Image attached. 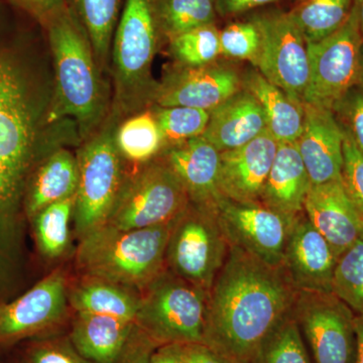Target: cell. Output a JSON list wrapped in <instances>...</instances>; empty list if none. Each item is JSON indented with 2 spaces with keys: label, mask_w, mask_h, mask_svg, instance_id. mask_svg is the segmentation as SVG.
Instances as JSON below:
<instances>
[{
  "label": "cell",
  "mask_w": 363,
  "mask_h": 363,
  "mask_svg": "<svg viewBox=\"0 0 363 363\" xmlns=\"http://www.w3.org/2000/svg\"><path fill=\"white\" fill-rule=\"evenodd\" d=\"M150 363H184L182 344H164L157 346L150 357Z\"/></svg>",
  "instance_id": "cell-43"
},
{
  "label": "cell",
  "mask_w": 363,
  "mask_h": 363,
  "mask_svg": "<svg viewBox=\"0 0 363 363\" xmlns=\"http://www.w3.org/2000/svg\"><path fill=\"white\" fill-rule=\"evenodd\" d=\"M174 220L149 228L121 230L104 225L92 231L79 240L76 274L97 277L142 293L166 269Z\"/></svg>",
  "instance_id": "cell-4"
},
{
  "label": "cell",
  "mask_w": 363,
  "mask_h": 363,
  "mask_svg": "<svg viewBox=\"0 0 363 363\" xmlns=\"http://www.w3.org/2000/svg\"><path fill=\"white\" fill-rule=\"evenodd\" d=\"M310 188L309 176L296 143H279L260 203L294 221L305 212Z\"/></svg>",
  "instance_id": "cell-23"
},
{
  "label": "cell",
  "mask_w": 363,
  "mask_h": 363,
  "mask_svg": "<svg viewBox=\"0 0 363 363\" xmlns=\"http://www.w3.org/2000/svg\"><path fill=\"white\" fill-rule=\"evenodd\" d=\"M4 363H16L14 362L13 358L11 355H6V357L1 358Z\"/></svg>",
  "instance_id": "cell-47"
},
{
  "label": "cell",
  "mask_w": 363,
  "mask_h": 363,
  "mask_svg": "<svg viewBox=\"0 0 363 363\" xmlns=\"http://www.w3.org/2000/svg\"><path fill=\"white\" fill-rule=\"evenodd\" d=\"M54 59L55 94L49 123L72 118L83 136L101 121L105 108L104 83L84 28L66 6L47 25Z\"/></svg>",
  "instance_id": "cell-3"
},
{
  "label": "cell",
  "mask_w": 363,
  "mask_h": 363,
  "mask_svg": "<svg viewBox=\"0 0 363 363\" xmlns=\"http://www.w3.org/2000/svg\"><path fill=\"white\" fill-rule=\"evenodd\" d=\"M230 245L216 207L189 202L174 220L166 250V269L209 293L225 264Z\"/></svg>",
  "instance_id": "cell-8"
},
{
  "label": "cell",
  "mask_w": 363,
  "mask_h": 363,
  "mask_svg": "<svg viewBox=\"0 0 363 363\" xmlns=\"http://www.w3.org/2000/svg\"><path fill=\"white\" fill-rule=\"evenodd\" d=\"M0 363H4V360L0 359Z\"/></svg>",
  "instance_id": "cell-49"
},
{
  "label": "cell",
  "mask_w": 363,
  "mask_h": 363,
  "mask_svg": "<svg viewBox=\"0 0 363 363\" xmlns=\"http://www.w3.org/2000/svg\"><path fill=\"white\" fill-rule=\"evenodd\" d=\"M209 112L202 136L220 152L243 147L269 130L262 105L243 88Z\"/></svg>",
  "instance_id": "cell-21"
},
{
  "label": "cell",
  "mask_w": 363,
  "mask_h": 363,
  "mask_svg": "<svg viewBox=\"0 0 363 363\" xmlns=\"http://www.w3.org/2000/svg\"><path fill=\"white\" fill-rule=\"evenodd\" d=\"M189 196L173 169L157 157L128 175L105 225L121 230L169 223L188 206Z\"/></svg>",
  "instance_id": "cell-10"
},
{
  "label": "cell",
  "mask_w": 363,
  "mask_h": 363,
  "mask_svg": "<svg viewBox=\"0 0 363 363\" xmlns=\"http://www.w3.org/2000/svg\"><path fill=\"white\" fill-rule=\"evenodd\" d=\"M70 278L65 267H55L18 297L0 302V359L26 340L68 329Z\"/></svg>",
  "instance_id": "cell-9"
},
{
  "label": "cell",
  "mask_w": 363,
  "mask_h": 363,
  "mask_svg": "<svg viewBox=\"0 0 363 363\" xmlns=\"http://www.w3.org/2000/svg\"><path fill=\"white\" fill-rule=\"evenodd\" d=\"M362 44L354 0L350 18L339 30L319 42L308 43L309 81L303 104L332 111L336 102L362 78Z\"/></svg>",
  "instance_id": "cell-11"
},
{
  "label": "cell",
  "mask_w": 363,
  "mask_h": 363,
  "mask_svg": "<svg viewBox=\"0 0 363 363\" xmlns=\"http://www.w3.org/2000/svg\"><path fill=\"white\" fill-rule=\"evenodd\" d=\"M40 107L30 75L13 52L0 50V297L30 274L28 178L43 156Z\"/></svg>",
  "instance_id": "cell-1"
},
{
  "label": "cell",
  "mask_w": 363,
  "mask_h": 363,
  "mask_svg": "<svg viewBox=\"0 0 363 363\" xmlns=\"http://www.w3.org/2000/svg\"><path fill=\"white\" fill-rule=\"evenodd\" d=\"M78 183L76 155L66 149H57L45 155L26 183L25 211L28 221L49 205L76 196Z\"/></svg>",
  "instance_id": "cell-24"
},
{
  "label": "cell",
  "mask_w": 363,
  "mask_h": 363,
  "mask_svg": "<svg viewBox=\"0 0 363 363\" xmlns=\"http://www.w3.org/2000/svg\"><path fill=\"white\" fill-rule=\"evenodd\" d=\"M252 21L260 33L257 70L291 99L303 104L309 81L308 43L292 13L271 11Z\"/></svg>",
  "instance_id": "cell-13"
},
{
  "label": "cell",
  "mask_w": 363,
  "mask_h": 363,
  "mask_svg": "<svg viewBox=\"0 0 363 363\" xmlns=\"http://www.w3.org/2000/svg\"><path fill=\"white\" fill-rule=\"evenodd\" d=\"M43 26L61 13L67 6L66 0H9Z\"/></svg>",
  "instance_id": "cell-40"
},
{
  "label": "cell",
  "mask_w": 363,
  "mask_h": 363,
  "mask_svg": "<svg viewBox=\"0 0 363 363\" xmlns=\"http://www.w3.org/2000/svg\"><path fill=\"white\" fill-rule=\"evenodd\" d=\"M298 291L281 267L230 247L208 293L203 343L233 363H252L262 344L292 311Z\"/></svg>",
  "instance_id": "cell-2"
},
{
  "label": "cell",
  "mask_w": 363,
  "mask_h": 363,
  "mask_svg": "<svg viewBox=\"0 0 363 363\" xmlns=\"http://www.w3.org/2000/svg\"><path fill=\"white\" fill-rule=\"evenodd\" d=\"M135 324L121 318L73 312L68 333L76 350L92 363H116L128 347Z\"/></svg>",
  "instance_id": "cell-22"
},
{
  "label": "cell",
  "mask_w": 363,
  "mask_h": 363,
  "mask_svg": "<svg viewBox=\"0 0 363 363\" xmlns=\"http://www.w3.org/2000/svg\"><path fill=\"white\" fill-rule=\"evenodd\" d=\"M164 161L175 172L196 205L216 207L223 197L219 188L221 152L203 136L168 147Z\"/></svg>",
  "instance_id": "cell-20"
},
{
  "label": "cell",
  "mask_w": 363,
  "mask_h": 363,
  "mask_svg": "<svg viewBox=\"0 0 363 363\" xmlns=\"http://www.w3.org/2000/svg\"><path fill=\"white\" fill-rule=\"evenodd\" d=\"M114 140L124 161L138 167L156 159L166 145L152 111L135 113L126 119L116 130Z\"/></svg>",
  "instance_id": "cell-29"
},
{
  "label": "cell",
  "mask_w": 363,
  "mask_h": 363,
  "mask_svg": "<svg viewBox=\"0 0 363 363\" xmlns=\"http://www.w3.org/2000/svg\"><path fill=\"white\" fill-rule=\"evenodd\" d=\"M360 67H362V72L363 74V44L362 45V51H360Z\"/></svg>",
  "instance_id": "cell-48"
},
{
  "label": "cell",
  "mask_w": 363,
  "mask_h": 363,
  "mask_svg": "<svg viewBox=\"0 0 363 363\" xmlns=\"http://www.w3.org/2000/svg\"><path fill=\"white\" fill-rule=\"evenodd\" d=\"M75 199L73 196L49 205L28 222L35 252L45 264L58 262L70 250Z\"/></svg>",
  "instance_id": "cell-27"
},
{
  "label": "cell",
  "mask_w": 363,
  "mask_h": 363,
  "mask_svg": "<svg viewBox=\"0 0 363 363\" xmlns=\"http://www.w3.org/2000/svg\"><path fill=\"white\" fill-rule=\"evenodd\" d=\"M357 7L358 21H359L360 32L363 37V0H355Z\"/></svg>",
  "instance_id": "cell-46"
},
{
  "label": "cell",
  "mask_w": 363,
  "mask_h": 363,
  "mask_svg": "<svg viewBox=\"0 0 363 363\" xmlns=\"http://www.w3.org/2000/svg\"><path fill=\"white\" fill-rule=\"evenodd\" d=\"M68 300L73 312L107 315L135 323L140 293L107 279L76 274L69 281Z\"/></svg>",
  "instance_id": "cell-25"
},
{
  "label": "cell",
  "mask_w": 363,
  "mask_h": 363,
  "mask_svg": "<svg viewBox=\"0 0 363 363\" xmlns=\"http://www.w3.org/2000/svg\"><path fill=\"white\" fill-rule=\"evenodd\" d=\"M169 50L181 66L213 64L220 52V32L214 25L194 28L169 40Z\"/></svg>",
  "instance_id": "cell-34"
},
{
  "label": "cell",
  "mask_w": 363,
  "mask_h": 363,
  "mask_svg": "<svg viewBox=\"0 0 363 363\" xmlns=\"http://www.w3.org/2000/svg\"><path fill=\"white\" fill-rule=\"evenodd\" d=\"M332 293L363 317V234L338 257L332 279Z\"/></svg>",
  "instance_id": "cell-33"
},
{
  "label": "cell",
  "mask_w": 363,
  "mask_h": 363,
  "mask_svg": "<svg viewBox=\"0 0 363 363\" xmlns=\"http://www.w3.org/2000/svg\"><path fill=\"white\" fill-rule=\"evenodd\" d=\"M92 45L99 68H106L123 0H66Z\"/></svg>",
  "instance_id": "cell-28"
},
{
  "label": "cell",
  "mask_w": 363,
  "mask_h": 363,
  "mask_svg": "<svg viewBox=\"0 0 363 363\" xmlns=\"http://www.w3.org/2000/svg\"><path fill=\"white\" fill-rule=\"evenodd\" d=\"M152 112L161 128L164 145H169L168 147L202 136L209 123L210 112L204 109L157 106Z\"/></svg>",
  "instance_id": "cell-35"
},
{
  "label": "cell",
  "mask_w": 363,
  "mask_h": 363,
  "mask_svg": "<svg viewBox=\"0 0 363 363\" xmlns=\"http://www.w3.org/2000/svg\"><path fill=\"white\" fill-rule=\"evenodd\" d=\"M292 315L313 363H355V314L333 293L298 292Z\"/></svg>",
  "instance_id": "cell-12"
},
{
  "label": "cell",
  "mask_w": 363,
  "mask_h": 363,
  "mask_svg": "<svg viewBox=\"0 0 363 363\" xmlns=\"http://www.w3.org/2000/svg\"><path fill=\"white\" fill-rule=\"evenodd\" d=\"M113 126L90 138L79 150V183L74 206L78 241L108 221L128 174L117 149Z\"/></svg>",
  "instance_id": "cell-7"
},
{
  "label": "cell",
  "mask_w": 363,
  "mask_h": 363,
  "mask_svg": "<svg viewBox=\"0 0 363 363\" xmlns=\"http://www.w3.org/2000/svg\"><path fill=\"white\" fill-rule=\"evenodd\" d=\"M338 257L305 212L293 221L281 267L298 292L332 293Z\"/></svg>",
  "instance_id": "cell-16"
},
{
  "label": "cell",
  "mask_w": 363,
  "mask_h": 363,
  "mask_svg": "<svg viewBox=\"0 0 363 363\" xmlns=\"http://www.w3.org/2000/svg\"><path fill=\"white\" fill-rule=\"evenodd\" d=\"M242 88V79L230 67L180 66L169 71L152 91L157 106H187L212 111Z\"/></svg>",
  "instance_id": "cell-15"
},
{
  "label": "cell",
  "mask_w": 363,
  "mask_h": 363,
  "mask_svg": "<svg viewBox=\"0 0 363 363\" xmlns=\"http://www.w3.org/2000/svg\"><path fill=\"white\" fill-rule=\"evenodd\" d=\"M341 183L363 221V154L345 131Z\"/></svg>",
  "instance_id": "cell-39"
},
{
  "label": "cell",
  "mask_w": 363,
  "mask_h": 363,
  "mask_svg": "<svg viewBox=\"0 0 363 363\" xmlns=\"http://www.w3.org/2000/svg\"><path fill=\"white\" fill-rule=\"evenodd\" d=\"M355 331L357 339L355 363H363V317L355 316Z\"/></svg>",
  "instance_id": "cell-45"
},
{
  "label": "cell",
  "mask_w": 363,
  "mask_h": 363,
  "mask_svg": "<svg viewBox=\"0 0 363 363\" xmlns=\"http://www.w3.org/2000/svg\"><path fill=\"white\" fill-rule=\"evenodd\" d=\"M182 357L184 363H233L202 342L182 344Z\"/></svg>",
  "instance_id": "cell-42"
},
{
  "label": "cell",
  "mask_w": 363,
  "mask_h": 363,
  "mask_svg": "<svg viewBox=\"0 0 363 363\" xmlns=\"http://www.w3.org/2000/svg\"><path fill=\"white\" fill-rule=\"evenodd\" d=\"M242 87L262 105L267 116V128L278 143H296L304 123L303 104L291 99L259 70H250L245 74Z\"/></svg>",
  "instance_id": "cell-26"
},
{
  "label": "cell",
  "mask_w": 363,
  "mask_h": 363,
  "mask_svg": "<svg viewBox=\"0 0 363 363\" xmlns=\"http://www.w3.org/2000/svg\"><path fill=\"white\" fill-rule=\"evenodd\" d=\"M277 1L278 0H220V6L225 13L235 14Z\"/></svg>",
  "instance_id": "cell-44"
},
{
  "label": "cell",
  "mask_w": 363,
  "mask_h": 363,
  "mask_svg": "<svg viewBox=\"0 0 363 363\" xmlns=\"http://www.w3.org/2000/svg\"><path fill=\"white\" fill-rule=\"evenodd\" d=\"M353 6L354 0H302L291 13L307 43H316L339 30Z\"/></svg>",
  "instance_id": "cell-31"
},
{
  "label": "cell",
  "mask_w": 363,
  "mask_h": 363,
  "mask_svg": "<svg viewBox=\"0 0 363 363\" xmlns=\"http://www.w3.org/2000/svg\"><path fill=\"white\" fill-rule=\"evenodd\" d=\"M208 293L164 271L140 293L135 324L157 345L202 342Z\"/></svg>",
  "instance_id": "cell-6"
},
{
  "label": "cell",
  "mask_w": 363,
  "mask_h": 363,
  "mask_svg": "<svg viewBox=\"0 0 363 363\" xmlns=\"http://www.w3.org/2000/svg\"><path fill=\"white\" fill-rule=\"evenodd\" d=\"M157 346L159 345L135 327L128 347L116 363H150V357Z\"/></svg>",
  "instance_id": "cell-41"
},
{
  "label": "cell",
  "mask_w": 363,
  "mask_h": 363,
  "mask_svg": "<svg viewBox=\"0 0 363 363\" xmlns=\"http://www.w3.org/2000/svg\"><path fill=\"white\" fill-rule=\"evenodd\" d=\"M260 51V33L253 21L233 23L220 32V52L231 59L245 60L255 66Z\"/></svg>",
  "instance_id": "cell-37"
},
{
  "label": "cell",
  "mask_w": 363,
  "mask_h": 363,
  "mask_svg": "<svg viewBox=\"0 0 363 363\" xmlns=\"http://www.w3.org/2000/svg\"><path fill=\"white\" fill-rule=\"evenodd\" d=\"M252 363H313L292 311L267 338Z\"/></svg>",
  "instance_id": "cell-32"
},
{
  "label": "cell",
  "mask_w": 363,
  "mask_h": 363,
  "mask_svg": "<svg viewBox=\"0 0 363 363\" xmlns=\"http://www.w3.org/2000/svg\"><path fill=\"white\" fill-rule=\"evenodd\" d=\"M67 330L26 340L9 355L16 363H92L76 350Z\"/></svg>",
  "instance_id": "cell-36"
},
{
  "label": "cell",
  "mask_w": 363,
  "mask_h": 363,
  "mask_svg": "<svg viewBox=\"0 0 363 363\" xmlns=\"http://www.w3.org/2000/svg\"><path fill=\"white\" fill-rule=\"evenodd\" d=\"M217 216L230 247L264 264L281 267L293 221L262 203H241L220 198Z\"/></svg>",
  "instance_id": "cell-14"
},
{
  "label": "cell",
  "mask_w": 363,
  "mask_h": 363,
  "mask_svg": "<svg viewBox=\"0 0 363 363\" xmlns=\"http://www.w3.org/2000/svg\"><path fill=\"white\" fill-rule=\"evenodd\" d=\"M279 143L269 130L243 147L221 152V195L241 203H260Z\"/></svg>",
  "instance_id": "cell-18"
},
{
  "label": "cell",
  "mask_w": 363,
  "mask_h": 363,
  "mask_svg": "<svg viewBox=\"0 0 363 363\" xmlns=\"http://www.w3.org/2000/svg\"><path fill=\"white\" fill-rule=\"evenodd\" d=\"M304 211L337 257L363 234V221L346 194L341 180L311 186Z\"/></svg>",
  "instance_id": "cell-19"
},
{
  "label": "cell",
  "mask_w": 363,
  "mask_h": 363,
  "mask_svg": "<svg viewBox=\"0 0 363 363\" xmlns=\"http://www.w3.org/2000/svg\"><path fill=\"white\" fill-rule=\"evenodd\" d=\"M304 123L296 142L311 186L340 181L344 130L333 112L303 104Z\"/></svg>",
  "instance_id": "cell-17"
},
{
  "label": "cell",
  "mask_w": 363,
  "mask_h": 363,
  "mask_svg": "<svg viewBox=\"0 0 363 363\" xmlns=\"http://www.w3.org/2000/svg\"><path fill=\"white\" fill-rule=\"evenodd\" d=\"M160 33L169 40L194 28L214 25V0H152Z\"/></svg>",
  "instance_id": "cell-30"
},
{
  "label": "cell",
  "mask_w": 363,
  "mask_h": 363,
  "mask_svg": "<svg viewBox=\"0 0 363 363\" xmlns=\"http://www.w3.org/2000/svg\"><path fill=\"white\" fill-rule=\"evenodd\" d=\"M159 35L152 0H124L111 50L119 111H138L152 98L150 69Z\"/></svg>",
  "instance_id": "cell-5"
},
{
  "label": "cell",
  "mask_w": 363,
  "mask_h": 363,
  "mask_svg": "<svg viewBox=\"0 0 363 363\" xmlns=\"http://www.w3.org/2000/svg\"><path fill=\"white\" fill-rule=\"evenodd\" d=\"M341 128L363 154V74L332 108Z\"/></svg>",
  "instance_id": "cell-38"
}]
</instances>
